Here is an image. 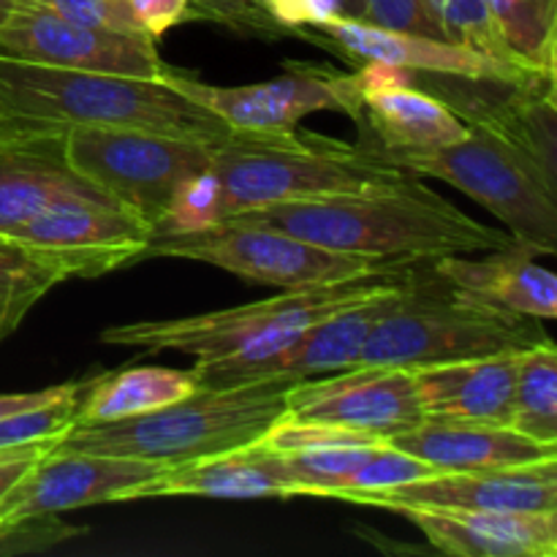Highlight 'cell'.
Wrapping results in <instances>:
<instances>
[{
	"label": "cell",
	"mask_w": 557,
	"mask_h": 557,
	"mask_svg": "<svg viewBox=\"0 0 557 557\" xmlns=\"http://www.w3.org/2000/svg\"><path fill=\"white\" fill-rule=\"evenodd\" d=\"M549 341L542 321L476 302L438 277L433 261L395 292L370 330L354 368H430L520 354Z\"/></svg>",
	"instance_id": "obj_4"
},
{
	"label": "cell",
	"mask_w": 557,
	"mask_h": 557,
	"mask_svg": "<svg viewBox=\"0 0 557 557\" xmlns=\"http://www.w3.org/2000/svg\"><path fill=\"white\" fill-rule=\"evenodd\" d=\"M386 444L428 462L438 473L500 471L557 460V446L528 438L504 424L424 419L417 428L392 435Z\"/></svg>",
	"instance_id": "obj_21"
},
{
	"label": "cell",
	"mask_w": 557,
	"mask_h": 557,
	"mask_svg": "<svg viewBox=\"0 0 557 557\" xmlns=\"http://www.w3.org/2000/svg\"><path fill=\"white\" fill-rule=\"evenodd\" d=\"M348 5H351V11L357 20H364V0H348Z\"/></svg>",
	"instance_id": "obj_41"
},
{
	"label": "cell",
	"mask_w": 557,
	"mask_h": 557,
	"mask_svg": "<svg viewBox=\"0 0 557 557\" xmlns=\"http://www.w3.org/2000/svg\"><path fill=\"white\" fill-rule=\"evenodd\" d=\"M286 417L370 441H389L424 422L417 381L406 368H348L330 379L297 381L286 392Z\"/></svg>",
	"instance_id": "obj_12"
},
{
	"label": "cell",
	"mask_w": 557,
	"mask_h": 557,
	"mask_svg": "<svg viewBox=\"0 0 557 557\" xmlns=\"http://www.w3.org/2000/svg\"><path fill=\"white\" fill-rule=\"evenodd\" d=\"M136 27L152 41L185 20H205L196 0H125Z\"/></svg>",
	"instance_id": "obj_37"
},
{
	"label": "cell",
	"mask_w": 557,
	"mask_h": 557,
	"mask_svg": "<svg viewBox=\"0 0 557 557\" xmlns=\"http://www.w3.org/2000/svg\"><path fill=\"white\" fill-rule=\"evenodd\" d=\"M163 85L210 109L221 123L239 134H288L313 112L359 114V90L354 76L324 65L288 63L286 74L259 85H207L194 74L166 65Z\"/></svg>",
	"instance_id": "obj_10"
},
{
	"label": "cell",
	"mask_w": 557,
	"mask_h": 557,
	"mask_svg": "<svg viewBox=\"0 0 557 557\" xmlns=\"http://www.w3.org/2000/svg\"><path fill=\"white\" fill-rule=\"evenodd\" d=\"M351 504L379 509H460V511H557V460L500 471L435 473L400 487L364 493Z\"/></svg>",
	"instance_id": "obj_19"
},
{
	"label": "cell",
	"mask_w": 557,
	"mask_h": 557,
	"mask_svg": "<svg viewBox=\"0 0 557 557\" xmlns=\"http://www.w3.org/2000/svg\"><path fill=\"white\" fill-rule=\"evenodd\" d=\"M199 392L194 370L125 368L79 384L74 424H101L139 417Z\"/></svg>",
	"instance_id": "obj_25"
},
{
	"label": "cell",
	"mask_w": 557,
	"mask_h": 557,
	"mask_svg": "<svg viewBox=\"0 0 557 557\" xmlns=\"http://www.w3.org/2000/svg\"><path fill=\"white\" fill-rule=\"evenodd\" d=\"M63 125L16 123L0 134V237L38 212L71 201L117 205L74 172Z\"/></svg>",
	"instance_id": "obj_18"
},
{
	"label": "cell",
	"mask_w": 557,
	"mask_h": 557,
	"mask_svg": "<svg viewBox=\"0 0 557 557\" xmlns=\"http://www.w3.org/2000/svg\"><path fill=\"white\" fill-rule=\"evenodd\" d=\"M495 22L522 69L555 76L557 0H490Z\"/></svg>",
	"instance_id": "obj_28"
},
{
	"label": "cell",
	"mask_w": 557,
	"mask_h": 557,
	"mask_svg": "<svg viewBox=\"0 0 557 557\" xmlns=\"http://www.w3.org/2000/svg\"><path fill=\"white\" fill-rule=\"evenodd\" d=\"M0 117L33 125H112L201 141L226 139V123L161 79L60 69L0 54Z\"/></svg>",
	"instance_id": "obj_3"
},
{
	"label": "cell",
	"mask_w": 557,
	"mask_h": 557,
	"mask_svg": "<svg viewBox=\"0 0 557 557\" xmlns=\"http://www.w3.org/2000/svg\"><path fill=\"white\" fill-rule=\"evenodd\" d=\"M163 462L92 451H49L0 500V525L52 517L96 504L131 500L136 487L163 471Z\"/></svg>",
	"instance_id": "obj_16"
},
{
	"label": "cell",
	"mask_w": 557,
	"mask_h": 557,
	"mask_svg": "<svg viewBox=\"0 0 557 557\" xmlns=\"http://www.w3.org/2000/svg\"><path fill=\"white\" fill-rule=\"evenodd\" d=\"M433 270L455 292L528 315V319H557V275L533 259L525 245H509L504 250H490L484 259L473 256H441L433 259Z\"/></svg>",
	"instance_id": "obj_23"
},
{
	"label": "cell",
	"mask_w": 557,
	"mask_h": 557,
	"mask_svg": "<svg viewBox=\"0 0 557 557\" xmlns=\"http://www.w3.org/2000/svg\"><path fill=\"white\" fill-rule=\"evenodd\" d=\"M65 152L76 174L156 228L180 185L210 169L215 145L158 131L74 125Z\"/></svg>",
	"instance_id": "obj_8"
},
{
	"label": "cell",
	"mask_w": 557,
	"mask_h": 557,
	"mask_svg": "<svg viewBox=\"0 0 557 557\" xmlns=\"http://www.w3.org/2000/svg\"><path fill=\"white\" fill-rule=\"evenodd\" d=\"M76 536V528L63 525L58 515L52 517H30V520L11 522V525H0V555L11 553H33V549H44L54 542Z\"/></svg>",
	"instance_id": "obj_36"
},
{
	"label": "cell",
	"mask_w": 557,
	"mask_h": 557,
	"mask_svg": "<svg viewBox=\"0 0 557 557\" xmlns=\"http://www.w3.org/2000/svg\"><path fill=\"white\" fill-rule=\"evenodd\" d=\"M76 395L79 384H71L54 400L0 419V451L25 449V446H47L52 451L54 444L74 428Z\"/></svg>",
	"instance_id": "obj_29"
},
{
	"label": "cell",
	"mask_w": 557,
	"mask_h": 557,
	"mask_svg": "<svg viewBox=\"0 0 557 557\" xmlns=\"http://www.w3.org/2000/svg\"><path fill=\"white\" fill-rule=\"evenodd\" d=\"M190 259L226 270L245 281L261 286L308 288L321 283L343 281V277L362 275L379 270L392 261L362 259L326 250L321 245L305 243L294 234L264 226H239V223H215L199 232L180 234H150L145 259Z\"/></svg>",
	"instance_id": "obj_9"
},
{
	"label": "cell",
	"mask_w": 557,
	"mask_h": 557,
	"mask_svg": "<svg viewBox=\"0 0 557 557\" xmlns=\"http://www.w3.org/2000/svg\"><path fill=\"white\" fill-rule=\"evenodd\" d=\"M141 498H294V482L283 471L275 451L253 444L166 466L131 495V500Z\"/></svg>",
	"instance_id": "obj_22"
},
{
	"label": "cell",
	"mask_w": 557,
	"mask_h": 557,
	"mask_svg": "<svg viewBox=\"0 0 557 557\" xmlns=\"http://www.w3.org/2000/svg\"><path fill=\"white\" fill-rule=\"evenodd\" d=\"M417 267L419 261H392L379 270L343 277V281L288 288L281 297L264 299V302L188 315V319L107 326L101 332V343L134 346L147 354L183 351L190 354L196 364L253 362L267 354H275L277 348L292 343L305 326L315 324L335 310L408 286L417 275Z\"/></svg>",
	"instance_id": "obj_2"
},
{
	"label": "cell",
	"mask_w": 557,
	"mask_h": 557,
	"mask_svg": "<svg viewBox=\"0 0 557 557\" xmlns=\"http://www.w3.org/2000/svg\"><path fill=\"white\" fill-rule=\"evenodd\" d=\"M44 455H49L47 446H25V449L0 451V500L11 493V487H14V484L20 482Z\"/></svg>",
	"instance_id": "obj_38"
},
{
	"label": "cell",
	"mask_w": 557,
	"mask_h": 557,
	"mask_svg": "<svg viewBox=\"0 0 557 557\" xmlns=\"http://www.w3.org/2000/svg\"><path fill=\"white\" fill-rule=\"evenodd\" d=\"M221 223V183L212 169L196 172L185 180L174 194L166 215L158 221L152 234L199 232Z\"/></svg>",
	"instance_id": "obj_32"
},
{
	"label": "cell",
	"mask_w": 557,
	"mask_h": 557,
	"mask_svg": "<svg viewBox=\"0 0 557 557\" xmlns=\"http://www.w3.org/2000/svg\"><path fill=\"white\" fill-rule=\"evenodd\" d=\"M435 468H430L428 462L417 460V457L406 455V451L395 449L384 441V444L375 446L373 455L362 462L354 473H348L343 482H337L324 498H337V500H351L357 495L364 493H381V490L400 487V484L417 482V479L435 476Z\"/></svg>",
	"instance_id": "obj_30"
},
{
	"label": "cell",
	"mask_w": 557,
	"mask_h": 557,
	"mask_svg": "<svg viewBox=\"0 0 557 557\" xmlns=\"http://www.w3.org/2000/svg\"><path fill=\"white\" fill-rule=\"evenodd\" d=\"M36 3L47 5V9L69 16V20L82 22V25L109 27V30L123 33H141L136 27L125 0H36Z\"/></svg>",
	"instance_id": "obj_35"
},
{
	"label": "cell",
	"mask_w": 557,
	"mask_h": 557,
	"mask_svg": "<svg viewBox=\"0 0 557 557\" xmlns=\"http://www.w3.org/2000/svg\"><path fill=\"white\" fill-rule=\"evenodd\" d=\"M11 125H16V123H9V120H3V117H0V134H5V131H9Z\"/></svg>",
	"instance_id": "obj_42"
},
{
	"label": "cell",
	"mask_w": 557,
	"mask_h": 557,
	"mask_svg": "<svg viewBox=\"0 0 557 557\" xmlns=\"http://www.w3.org/2000/svg\"><path fill=\"white\" fill-rule=\"evenodd\" d=\"M433 3H435V9H438V3H441V0H433Z\"/></svg>",
	"instance_id": "obj_43"
},
{
	"label": "cell",
	"mask_w": 557,
	"mask_h": 557,
	"mask_svg": "<svg viewBox=\"0 0 557 557\" xmlns=\"http://www.w3.org/2000/svg\"><path fill=\"white\" fill-rule=\"evenodd\" d=\"M0 54L60 65V69L98 71V74L161 79L163 63L156 41L145 33H123L82 25L36 0H16L0 25Z\"/></svg>",
	"instance_id": "obj_11"
},
{
	"label": "cell",
	"mask_w": 557,
	"mask_h": 557,
	"mask_svg": "<svg viewBox=\"0 0 557 557\" xmlns=\"http://www.w3.org/2000/svg\"><path fill=\"white\" fill-rule=\"evenodd\" d=\"M226 221L277 228L335 253L375 261H433L515 245L509 232L466 215L444 196L424 188L422 180L400 188L281 201L237 212Z\"/></svg>",
	"instance_id": "obj_1"
},
{
	"label": "cell",
	"mask_w": 557,
	"mask_h": 557,
	"mask_svg": "<svg viewBox=\"0 0 557 557\" xmlns=\"http://www.w3.org/2000/svg\"><path fill=\"white\" fill-rule=\"evenodd\" d=\"M196 5H199L205 20L221 22V25L234 27L239 33H256V36L267 38L286 36L259 0H196Z\"/></svg>",
	"instance_id": "obj_34"
},
{
	"label": "cell",
	"mask_w": 557,
	"mask_h": 557,
	"mask_svg": "<svg viewBox=\"0 0 557 557\" xmlns=\"http://www.w3.org/2000/svg\"><path fill=\"white\" fill-rule=\"evenodd\" d=\"M511 430L557 446V348L553 337L517 354Z\"/></svg>",
	"instance_id": "obj_26"
},
{
	"label": "cell",
	"mask_w": 557,
	"mask_h": 557,
	"mask_svg": "<svg viewBox=\"0 0 557 557\" xmlns=\"http://www.w3.org/2000/svg\"><path fill=\"white\" fill-rule=\"evenodd\" d=\"M392 294L395 292L379 294V297L335 310L315 324L305 326L292 343L277 348L275 354H267L253 362L194 364L199 389H232V386L267 384V381L297 384V381L319 379V375L354 368L370 330L384 313Z\"/></svg>",
	"instance_id": "obj_14"
},
{
	"label": "cell",
	"mask_w": 557,
	"mask_h": 557,
	"mask_svg": "<svg viewBox=\"0 0 557 557\" xmlns=\"http://www.w3.org/2000/svg\"><path fill=\"white\" fill-rule=\"evenodd\" d=\"M63 281L69 275L52 259L16 239L0 237V343L14 335L41 297Z\"/></svg>",
	"instance_id": "obj_27"
},
{
	"label": "cell",
	"mask_w": 557,
	"mask_h": 557,
	"mask_svg": "<svg viewBox=\"0 0 557 557\" xmlns=\"http://www.w3.org/2000/svg\"><path fill=\"white\" fill-rule=\"evenodd\" d=\"M438 14L451 41L476 49V52L500 60V63L520 65L504 44L490 0H441Z\"/></svg>",
	"instance_id": "obj_31"
},
{
	"label": "cell",
	"mask_w": 557,
	"mask_h": 557,
	"mask_svg": "<svg viewBox=\"0 0 557 557\" xmlns=\"http://www.w3.org/2000/svg\"><path fill=\"white\" fill-rule=\"evenodd\" d=\"M468 134L455 145L430 152L392 156L389 163L417 177L455 185L506 223L517 245L531 253H557V183L498 131L466 123Z\"/></svg>",
	"instance_id": "obj_7"
},
{
	"label": "cell",
	"mask_w": 557,
	"mask_h": 557,
	"mask_svg": "<svg viewBox=\"0 0 557 557\" xmlns=\"http://www.w3.org/2000/svg\"><path fill=\"white\" fill-rule=\"evenodd\" d=\"M354 82L359 90V114L354 120L364 134L362 147L375 156L430 152L455 145L468 134L460 114L433 92L411 85L397 65L362 63Z\"/></svg>",
	"instance_id": "obj_17"
},
{
	"label": "cell",
	"mask_w": 557,
	"mask_h": 557,
	"mask_svg": "<svg viewBox=\"0 0 557 557\" xmlns=\"http://www.w3.org/2000/svg\"><path fill=\"white\" fill-rule=\"evenodd\" d=\"M221 183V223L237 212L281 201L364 194L417 183L413 172L364 147L305 134H239L215 145L210 163Z\"/></svg>",
	"instance_id": "obj_5"
},
{
	"label": "cell",
	"mask_w": 557,
	"mask_h": 557,
	"mask_svg": "<svg viewBox=\"0 0 557 557\" xmlns=\"http://www.w3.org/2000/svg\"><path fill=\"white\" fill-rule=\"evenodd\" d=\"M288 386L267 381L232 389H199L139 417L74 424L52 451H92L174 466L243 449L259 444L286 419Z\"/></svg>",
	"instance_id": "obj_6"
},
{
	"label": "cell",
	"mask_w": 557,
	"mask_h": 557,
	"mask_svg": "<svg viewBox=\"0 0 557 557\" xmlns=\"http://www.w3.org/2000/svg\"><path fill=\"white\" fill-rule=\"evenodd\" d=\"M294 36L308 38L330 52L346 54L357 63H384L408 71H428V74L479 76V79L515 82L522 87H555V76H542L520 65L500 63L457 41L392 30V27L354 20V16H337L321 25L302 27Z\"/></svg>",
	"instance_id": "obj_15"
},
{
	"label": "cell",
	"mask_w": 557,
	"mask_h": 557,
	"mask_svg": "<svg viewBox=\"0 0 557 557\" xmlns=\"http://www.w3.org/2000/svg\"><path fill=\"white\" fill-rule=\"evenodd\" d=\"M435 549L457 557H555L557 511L397 509Z\"/></svg>",
	"instance_id": "obj_20"
},
{
	"label": "cell",
	"mask_w": 557,
	"mask_h": 557,
	"mask_svg": "<svg viewBox=\"0 0 557 557\" xmlns=\"http://www.w3.org/2000/svg\"><path fill=\"white\" fill-rule=\"evenodd\" d=\"M364 20L392 30L451 41L433 0H364Z\"/></svg>",
	"instance_id": "obj_33"
},
{
	"label": "cell",
	"mask_w": 557,
	"mask_h": 557,
	"mask_svg": "<svg viewBox=\"0 0 557 557\" xmlns=\"http://www.w3.org/2000/svg\"><path fill=\"white\" fill-rule=\"evenodd\" d=\"M14 5H16V0H0V25H3V20L11 14V9H14Z\"/></svg>",
	"instance_id": "obj_40"
},
{
	"label": "cell",
	"mask_w": 557,
	"mask_h": 557,
	"mask_svg": "<svg viewBox=\"0 0 557 557\" xmlns=\"http://www.w3.org/2000/svg\"><path fill=\"white\" fill-rule=\"evenodd\" d=\"M69 386L71 384H60V386H49V389H41V392H25V395H0V419L11 417V413L16 411H25V408L54 400V397L63 395Z\"/></svg>",
	"instance_id": "obj_39"
},
{
	"label": "cell",
	"mask_w": 557,
	"mask_h": 557,
	"mask_svg": "<svg viewBox=\"0 0 557 557\" xmlns=\"http://www.w3.org/2000/svg\"><path fill=\"white\" fill-rule=\"evenodd\" d=\"M424 419L441 422H511L517 384V354L462 359L411 370Z\"/></svg>",
	"instance_id": "obj_24"
},
{
	"label": "cell",
	"mask_w": 557,
	"mask_h": 557,
	"mask_svg": "<svg viewBox=\"0 0 557 557\" xmlns=\"http://www.w3.org/2000/svg\"><path fill=\"white\" fill-rule=\"evenodd\" d=\"M150 234V223L125 207L71 201L38 212L9 237L52 259L69 277H98L145 261Z\"/></svg>",
	"instance_id": "obj_13"
}]
</instances>
